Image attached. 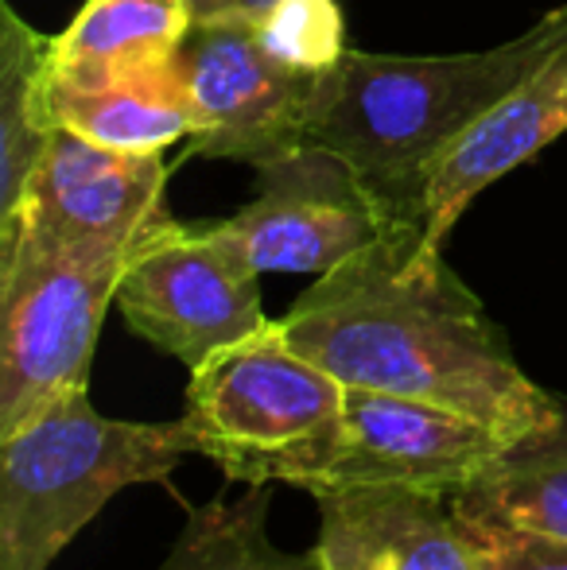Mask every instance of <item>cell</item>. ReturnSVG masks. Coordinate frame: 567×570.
I'll return each instance as SVG.
<instances>
[{
    "instance_id": "obj_1",
    "label": "cell",
    "mask_w": 567,
    "mask_h": 570,
    "mask_svg": "<svg viewBox=\"0 0 567 570\" xmlns=\"http://www.w3.org/2000/svg\"><path fill=\"white\" fill-rule=\"evenodd\" d=\"M287 342L346 389L428 400L509 443L553 428L564 400L517 365L501 326L428 245L420 222H393L373 245L323 272L281 318Z\"/></svg>"
},
{
    "instance_id": "obj_2",
    "label": "cell",
    "mask_w": 567,
    "mask_h": 570,
    "mask_svg": "<svg viewBox=\"0 0 567 570\" xmlns=\"http://www.w3.org/2000/svg\"><path fill=\"white\" fill-rule=\"evenodd\" d=\"M564 47L567 4L490 51H346L323 78L311 140L342 151L393 222H420L428 175L447 144Z\"/></svg>"
},
{
    "instance_id": "obj_3",
    "label": "cell",
    "mask_w": 567,
    "mask_h": 570,
    "mask_svg": "<svg viewBox=\"0 0 567 570\" xmlns=\"http://www.w3.org/2000/svg\"><path fill=\"white\" fill-rule=\"evenodd\" d=\"M195 451L187 423L101 415L90 392L0 439V570H51L129 485L167 481Z\"/></svg>"
},
{
    "instance_id": "obj_4",
    "label": "cell",
    "mask_w": 567,
    "mask_h": 570,
    "mask_svg": "<svg viewBox=\"0 0 567 570\" xmlns=\"http://www.w3.org/2000/svg\"><path fill=\"white\" fill-rule=\"evenodd\" d=\"M346 415V384L287 342L281 318L190 368L195 451L229 481L319 493Z\"/></svg>"
},
{
    "instance_id": "obj_5",
    "label": "cell",
    "mask_w": 567,
    "mask_h": 570,
    "mask_svg": "<svg viewBox=\"0 0 567 570\" xmlns=\"http://www.w3.org/2000/svg\"><path fill=\"white\" fill-rule=\"evenodd\" d=\"M140 237L20 253L0 268V439L90 392L94 345Z\"/></svg>"
},
{
    "instance_id": "obj_6",
    "label": "cell",
    "mask_w": 567,
    "mask_h": 570,
    "mask_svg": "<svg viewBox=\"0 0 567 570\" xmlns=\"http://www.w3.org/2000/svg\"><path fill=\"white\" fill-rule=\"evenodd\" d=\"M117 311L133 334L187 368L268 323L261 307V272L214 222L179 226L172 214L133 248L117 287Z\"/></svg>"
},
{
    "instance_id": "obj_7",
    "label": "cell",
    "mask_w": 567,
    "mask_h": 570,
    "mask_svg": "<svg viewBox=\"0 0 567 570\" xmlns=\"http://www.w3.org/2000/svg\"><path fill=\"white\" fill-rule=\"evenodd\" d=\"M253 171H257L253 203L214 226L261 276L265 272L323 276L393 226L358 167L319 140L295 144Z\"/></svg>"
},
{
    "instance_id": "obj_8",
    "label": "cell",
    "mask_w": 567,
    "mask_h": 570,
    "mask_svg": "<svg viewBox=\"0 0 567 570\" xmlns=\"http://www.w3.org/2000/svg\"><path fill=\"white\" fill-rule=\"evenodd\" d=\"M179 78L198 114L187 156L265 164L311 140L326 75H300L276 59L257 23H195L179 55Z\"/></svg>"
},
{
    "instance_id": "obj_9",
    "label": "cell",
    "mask_w": 567,
    "mask_h": 570,
    "mask_svg": "<svg viewBox=\"0 0 567 570\" xmlns=\"http://www.w3.org/2000/svg\"><path fill=\"white\" fill-rule=\"evenodd\" d=\"M167 167L159 151H117L59 128L0 237V268L20 253H55L86 240L140 237L167 214Z\"/></svg>"
},
{
    "instance_id": "obj_10",
    "label": "cell",
    "mask_w": 567,
    "mask_h": 570,
    "mask_svg": "<svg viewBox=\"0 0 567 570\" xmlns=\"http://www.w3.org/2000/svg\"><path fill=\"white\" fill-rule=\"evenodd\" d=\"M506 446H514L506 435L451 407L393 392L346 389L342 439L319 493L404 485L459 497L498 462Z\"/></svg>"
},
{
    "instance_id": "obj_11",
    "label": "cell",
    "mask_w": 567,
    "mask_h": 570,
    "mask_svg": "<svg viewBox=\"0 0 567 570\" xmlns=\"http://www.w3.org/2000/svg\"><path fill=\"white\" fill-rule=\"evenodd\" d=\"M315 504L323 570H486L475 524L443 493L362 485Z\"/></svg>"
},
{
    "instance_id": "obj_12",
    "label": "cell",
    "mask_w": 567,
    "mask_h": 570,
    "mask_svg": "<svg viewBox=\"0 0 567 570\" xmlns=\"http://www.w3.org/2000/svg\"><path fill=\"white\" fill-rule=\"evenodd\" d=\"M567 132V47L470 120L436 159L424 187V237L443 248L447 233L493 179L529 164Z\"/></svg>"
},
{
    "instance_id": "obj_13",
    "label": "cell",
    "mask_w": 567,
    "mask_h": 570,
    "mask_svg": "<svg viewBox=\"0 0 567 570\" xmlns=\"http://www.w3.org/2000/svg\"><path fill=\"white\" fill-rule=\"evenodd\" d=\"M190 28V0H82L75 20L55 36V86L101 90L175 70Z\"/></svg>"
},
{
    "instance_id": "obj_14",
    "label": "cell",
    "mask_w": 567,
    "mask_h": 570,
    "mask_svg": "<svg viewBox=\"0 0 567 570\" xmlns=\"http://www.w3.org/2000/svg\"><path fill=\"white\" fill-rule=\"evenodd\" d=\"M55 36H43L0 0V237L16 226L23 198L62 128L51 75Z\"/></svg>"
},
{
    "instance_id": "obj_15",
    "label": "cell",
    "mask_w": 567,
    "mask_h": 570,
    "mask_svg": "<svg viewBox=\"0 0 567 570\" xmlns=\"http://www.w3.org/2000/svg\"><path fill=\"white\" fill-rule=\"evenodd\" d=\"M55 109L62 128L117 151H164L187 136H198V114L187 98L179 67L101 90L55 86Z\"/></svg>"
},
{
    "instance_id": "obj_16",
    "label": "cell",
    "mask_w": 567,
    "mask_h": 570,
    "mask_svg": "<svg viewBox=\"0 0 567 570\" xmlns=\"http://www.w3.org/2000/svg\"><path fill=\"white\" fill-rule=\"evenodd\" d=\"M451 501L467 517L567 540V404L553 428L506 446L498 462Z\"/></svg>"
},
{
    "instance_id": "obj_17",
    "label": "cell",
    "mask_w": 567,
    "mask_h": 570,
    "mask_svg": "<svg viewBox=\"0 0 567 570\" xmlns=\"http://www.w3.org/2000/svg\"><path fill=\"white\" fill-rule=\"evenodd\" d=\"M273 485H250L242 501H218L190 512L159 570H323L319 551L276 548L268 535Z\"/></svg>"
},
{
    "instance_id": "obj_18",
    "label": "cell",
    "mask_w": 567,
    "mask_h": 570,
    "mask_svg": "<svg viewBox=\"0 0 567 570\" xmlns=\"http://www.w3.org/2000/svg\"><path fill=\"white\" fill-rule=\"evenodd\" d=\"M257 31L268 51L300 75H331L350 51L339 0H276Z\"/></svg>"
},
{
    "instance_id": "obj_19",
    "label": "cell",
    "mask_w": 567,
    "mask_h": 570,
    "mask_svg": "<svg viewBox=\"0 0 567 570\" xmlns=\"http://www.w3.org/2000/svg\"><path fill=\"white\" fill-rule=\"evenodd\" d=\"M467 520L475 524L478 543H482L486 570H567V540H560V535L514 528L501 524V520Z\"/></svg>"
},
{
    "instance_id": "obj_20",
    "label": "cell",
    "mask_w": 567,
    "mask_h": 570,
    "mask_svg": "<svg viewBox=\"0 0 567 570\" xmlns=\"http://www.w3.org/2000/svg\"><path fill=\"white\" fill-rule=\"evenodd\" d=\"M273 4L276 0H190V8H195V23H211V20L257 23Z\"/></svg>"
}]
</instances>
